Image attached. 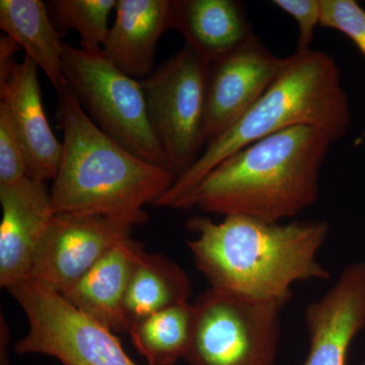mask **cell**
I'll return each instance as SVG.
<instances>
[{
    "label": "cell",
    "mask_w": 365,
    "mask_h": 365,
    "mask_svg": "<svg viewBox=\"0 0 365 365\" xmlns=\"http://www.w3.org/2000/svg\"><path fill=\"white\" fill-rule=\"evenodd\" d=\"M187 242L210 287L287 304L295 283L324 280L330 272L318 255L330 234L324 220L270 222L228 215L220 222L190 218Z\"/></svg>",
    "instance_id": "cell-1"
},
{
    "label": "cell",
    "mask_w": 365,
    "mask_h": 365,
    "mask_svg": "<svg viewBox=\"0 0 365 365\" xmlns=\"http://www.w3.org/2000/svg\"><path fill=\"white\" fill-rule=\"evenodd\" d=\"M334 140L312 125L265 137L225 158L180 209L281 222L318 200L319 170Z\"/></svg>",
    "instance_id": "cell-2"
},
{
    "label": "cell",
    "mask_w": 365,
    "mask_h": 365,
    "mask_svg": "<svg viewBox=\"0 0 365 365\" xmlns=\"http://www.w3.org/2000/svg\"><path fill=\"white\" fill-rule=\"evenodd\" d=\"M58 95L63 148L53 180L54 215L103 216L134 225L148 220L153 205L174 185L169 168L144 162L100 130L68 86Z\"/></svg>",
    "instance_id": "cell-3"
},
{
    "label": "cell",
    "mask_w": 365,
    "mask_h": 365,
    "mask_svg": "<svg viewBox=\"0 0 365 365\" xmlns=\"http://www.w3.org/2000/svg\"><path fill=\"white\" fill-rule=\"evenodd\" d=\"M349 104L339 67L330 54L311 49L287 57L279 78L256 103L213 140L192 167L177 178L153 206L180 209L215 168L230 155L277 132L312 125L334 141L347 133Z\"/></svg>",
    "instance_id": "cell-4"
},
{
    "label": "cell",
    "mask_w": 365,
    "mask_h": 365,
    "mask_svg": "<svg viewBox=\"0 0 365 365\" xmlns=\"http://www.w3.org/2000/svg\"><path fill=\"white\" fill-rule=\"evenodd\" d=\"M63 73L83 111L100 130L144 162L168 168L148 119L140 81L119 71L102 51L88 52L66 42Z\"/></svg>",
    "instance_id": "cell-5"
},
{
    "label": "cell",
    "mask_w": 365,
    "mask_h": 365,
    "mask_svg": "<svg viewBox=\"0 0 365 365\" xmlns=\"http://www.w3.org/2000/svg\"><path fill=\"white\" fill-rule=\"evenodd\" d=\"M188 365H274L285 304L210 287L193 304Z\"/></svg>",
    "instance_id": "cell-6"
},
{
    "label": "cell",
    "mask_w": 365,
    "mask_h": 365,
    "mask_svg": "<svg viewBox=\"0 0 365 365\" xmlns=\"http://www.w3.org/2000/svg\"><path fill=\"white\" fill-rule=\"evenodd\" d=\"M210 66L184 46L150 76L140 81L148 119L177 178L203 153Z\"/></svg>",
    "instance_id": "cell-7"
},
{
    "label": "cell",
    "mask_w": 365,
    "mask_h": 365,
    "mask_svg": "<svg viewBox=\"0 0 365 365\" xmlns=\"http://www.w3.org/2000/svg\"><path fill=\"white\" fill-rule=\"evenodd\" d=\"M7 290L28 319V332L14 344L18 354L47 355L63 365H137L116 334L79 313L52 288L28 279Z\"/></svg>",
    "instance_id": "cell-8"
},
{
    "label": "cell",
    "mask_w": 365,
    "mask_h": 365,
    "mask_svg": "<svg viewBox=\"0 0 365 365\" xmlns=\"http://www.w3.org/2000/svg\"><path fill=\"white\" fill-rule=\"evenodd\" d=\"M131 228L103 216L53 215L36 252L30 279L63 294L106 254L130 237Z\"/></svg>",
    "instance_id": "cell-9"
},
{
    "label": "cell",
    "mask_w": 365,
    "mask_h": 365,
    "mask_svg": "<svg viewBox=\"0 0 365 365\" xmlns=\"http://www.w3.org/2000/svg\"><path fill=\"white\" fill-rule=\"evenodd\" d=\"M287 57L275 56L258 36L211 64L209 69L206 137L227 130L253 107L285 68Z\"/></svg>",
    "instance_id": "cell-10"
},
{
    "label": "cell",
    "mask_w": 365,
    "mask_h": 365,
    "mask_svg": "<svg viewBox=\"0 0 365 365\" xmlns=\"http://www.w3.org/2000/svg\"><path fill=\"white\" fill-rule=\"evenodd\" d=\"M309 350L302 365H346L352 341L365 327V263L346 266L323 297L304 312Z\"/></svg>",
    "instance_id": "cell-11"
},
{
    "label": "cell",
    "mask_w": 365,
    "mask_h": 365,
    "mask_svg": "<svg viewBox=\"0 0 365 365\" xmlns=\"http://www.w3.org/2000/svg\"><path fill=\"white\" fill-rule=\"evenodd\" d=\"M0 287L9 288L30 279L34 258L53 215L46 182L26 178L0 186Z\"/></svg>",
    "instance_id": "cell-12"
},
{
    "label": "cell",
    "mask_w": 365,
    "mask_h": 365,
    "mask_svg": "<svg viewBox=\"0 0 365 365\" xmlns=\"http://www.w3.org/2000/svg\"><path fill=\"white\" fill-rule=\"evenodd\" d=\"M38 69L25 56L0 78V107L6 110L25 153L28 176L39 181L54 180L62 155L60 143L43 107Z\"/></svg>",
    "instance_id": "cell-13"
},
{
    "label": "cell",
    "mask_w": 365,
    "mask_h": 365,
    "mask_svg": "<svg viewBox=\"0 0 365 365\" xmlns=\"http://www.w3.org/2000/svg\"><path fill=\"white\" fill-rule=\"evenodd\" d=\"M172 9L170 0H118L103 46L106 58L136 81L150 76L158 41L173 29Z\"/></svg>",
    "instance_id": "cell-14"
},
{
    "label": "cell",
    "mask_w": 365,
    "mask_h": 365,
    "mask_svg": "<svg viewBox=\"0 0 365 365\" xmlns=\"http://www.w3.org/2000/svg\"><path fill=\"white\" fill-rule=\"evenodd\" d=\"M143 252L140 242L127 237L61 294L62 297L79 313L112 333H128L125 299L134 267Z\"/></svg>",
    "instance_id": "cell-15"
},
{
    "label": "cell",
    "mask_w": 365,
    "mask_h": 365,
    "mask_svg": "<svg viewBox=\"0 0 365 365\" xmlns=\"http://www.w3.org/2000/svg\"><path fill=\"white\" fill-rule=\"evenodd\" d=\"M173 29L209 66L254 35L244 7L235 0H173Z\"/></svg>",
    "instance_id": "cell-16"
},
{
    "label": "cell",
    "mask_w": 365,
    "mask_h": 365,
    "mask_svg": "<svg viewBox=\"0 0 365 365\" xmlns=\"http://www.w3.org/2000/svg\"><path fill=\"white\" fill-rule=\"evenodd\" d=\"M0 28L45 72L57 93L66 88L63 35L41 0H1Z\"/></svg>",
    "instance_id": "cell-17"
},
{
    "label": "cell",
    "mask_w": 365,
    "mask_h": 365,
    "mask_svg": "<svg viewBox=\"0 0 365 365\" xmlns=\"http://www.w3.org/2000/svg\"><path fill=\"white\" fill-rule=\"evenodd\" d=\"M192 282L184 269L162 255L139 257L125 299L128 333L134 325L162 309L189 302Z\"/></svg>",
    "instance_id": "cell-18"
},
{
    "label": "cell",
    "mask_w": 365,
    "mask_h": 365,
    "mask_svg": "<svg viewBox=\"0 0 365 365\" xmlns=\"http://www.w3.org/2000/svg\"><path fill=\"white\" fill-rule=\"evenodd\" d=\"M194 317L189 302L150 314L129 331L132 344L150 365H175L188 351Z\"/></svg>",
    "instance_id": "cell-19"
},
{
    "label": "cell",
    "mask_w": 365,
    "mask_h": 365,
    "mask_svg": "<svg viewBox=\"0 0 365 365\" xmlns=\"http://www.w3.org/2000/svg\"><path fill=\"white\" fill-rule=\"evenodd\" d=\"M118 0H50L46 4L57 30L62 35L69 30L81 36L86 51H102L108 34L109 18Z\"/></svg>",
    "instance_id": "cell-20"
},
{
    "label": "cell",
    "mask_w": 365,
    "mask_h": 365,
    "mask_svg": "<svg viewBox=\"0 0 365 365\" xmlns=\"http://www.w3.org/2000/svg\"><path fill=\"white\" fill-rule=\"evenodd\" d=\"M319 26L344 34L365 57V9L353 0H321Z\"/></svg>",
    "instance_id": "cell-21"
},
{
    "label": "cell",
    "mask_w": 365,
    "mask_h": 365,
    "mask_svg": "<svg viewBox=\"0 0 365 365\" xmlns=\"http://www.w3.org/2000/svg\"><path fill=\"white\" fill-rule=\"evenodd\" d=\"M25 153L6 110L0 107V186L28 178Z\"/></svg>",
    "instance_id": "cell-22"
},
{
    "label": "cell",
    "mask_w": 365,
    "mask_h": 365,
    "mask_svg": "<svg viewBox=\"0 0 365 365\" xmlns=\"http://www.w3.org/2000/svg\"><path fill=\"white\" fill-rule=\"evenodd\" d=\"M272 4L292 16L299 25L297 52L309 51L314 31L321 21V0H274Z\"/></svg>",
    "instance_id": "cell-23"
},
{
    "label": "cell",
    "mask_w": 365,
    "mask_h": 365,
    "mask_svg": "<svg viewBox=\"0 0 365 365\" xmlns=\"http://www.w3.org/2000/svg\"><path fill=\"white\" fill-rule=\"evenodd\" d=\"M21 49L20 45L9 36L0 38V78L6 76L16 63L14 55Z\"/></svg>",
    "instance_id": "cell-24"
},
{
    "label": "cell",
    "mask_w": 365,
    "mask_h": 365,
    "mask_svg": "<svg viewBox=\"0 0 365 365\" xmlns=\"http://www.w3.org/2000/svg\"><path fill=\"white\" fill-rule=\"evenodd\" d=\"M11 339L9 326L4 314H1V322H0V365H11L9 360V342Z\"/></svg>",
    "instance_id": "cell-25"
}]
</instances>
